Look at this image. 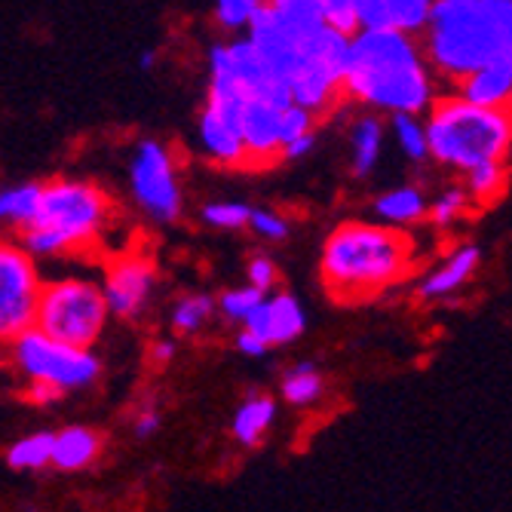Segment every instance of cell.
I'll list each match as a JSON object with an SVG mask.
<instances>
[{"mask_svg": "<svg viewBox=\"0 0 512 512\" xmlns=\"http://www.w3.org/2000/svg\"><path fill=\"white\" fill-rule=\"evenodd\" d=\"M427 56L457 83L512 59L509 0H439L430 4Z\"/></svg>", "mask_w": 512, "mask_h": 512, "instance_id": "obj_1", "label": "cell"}, {"mask_svg": "<svg viewBox=\"0 0 512 512\" xmlns=\"http://www.w3.org/2000/svg\"><path fill=\"white\" fill-rule=\"evenodd\" d=\"M341 89L365 105L408 117L433 99L424 59L414 40L399 31H359L350 40V65Z\"/></svg>", "mask_w": 512, "mask_h": 512, "instance_id": "obj_2", "label": "cell"}, {"mask_svg": "<svg viewBox=\"0 0 512 512\" xmlns=\"http://www.w3.org/2000/svg\"><path fill=\"white\" fill-rule=\"evenodd\" d=\"M411 237L393 227L347 221L325 240L322 279L338 301H365L408 273Z\"/></svg>", "mask_w": 512, "mask_h": 512, "instance_id": "obj_3", "label": "cell"}, {"mask_svg": "<svg viewBox=\"0 0 512 512\" xmlns=\"http://www.w3.org/2000/svg\"><path fill=\"white\" fill-rule=\"evenodd\" d=\"M427 154L439 163L470 172L485 163H503L512 142L509 111H488L457 96L439 99L424 126Z\"/></svg>", "mask_w": 512, "mask_h": 512, "instance_id": "obj_4", "label": "cell"}, {"mask_svg": "<svg viewBox=\"0 0 512 512\" xmlns=\"http://www.w3.org/2000/svg\"><path fill=\"white\" fill-rule=\"evenodd\" d=\"M108 221V197L83 181H53L40 188L34 221L22 230L34 255H65L92 243Z\"/></svg>", "mask_w": 512, "mask_h": 512, "instance_id": "obj_5", "label": "cell"}, {"mask_svg": "<svg viewBox=\"0 0 512 512\" xmlns=\"http://www.w3.org/2000/svg\"><path fill=\"white\" fill-rule=\"evenodd\" d=\"M108 307L102 292L83 279H62L43 286L34 329L74 350H89L105 329Z\"/></svg>", "mask_w": 512, "mask_h": 512, "instance_id": "obj_6", "label": "cell"}, {"mask_svg": "<svg viewBox=\"0 0 512 512\" xmlns=\"http://www.w3.org/2000/svg\"><path fill=\"white\" fill-rule=\"evenodd\" d=\"M13 362L31 384H50L62 393L99 378V359L89 350L65 347L37 329H28L13 341Z\"/></svg>", "mask_w": 512, "mask_h": 512, "instance_id": "obj_7", "label": "cell"}, {"mask_svg": "<svg viewBox=\"0 0 512 512\" xmlns=\"http://www.w3.org/2000/svg\"><path fill=\"white\" fill-rule=\"evenodd\" d=\"M40 276L25 249L0 240V341H16L34 329Z\"/></svg>", "mask_w": 512, "mask_h": 512, "instance_id": "obj_8", "label": "cell"}, {"mask_svg": "<svg viewBox=\"0 0 512 512\" xmlns=\"http://www.w3.org/2000/svg\"><path fill=\"white\" fill-rule=\"evenodd\" d=\"M132 194L148 215L172 221L181 212V191L172 157L157 142H142L132 160Z\"/></svg>", "mask_w": 512, "mask_h": 512, "instance_id": "obj_9", "label": "cell"}, {"mask_svg": "<svg viewBox=\"0 0 512 512\" xmlns=\"http://www.w3.org/2000/svg\"><path fill=\"white\" fill-rule=\"evenodd\" d=\"M154 289V264L148 258L126 255L111 264L105 276V307L117 316H138Z\"/></svg>", "mask_w": 512, "mask_h": 512, "instance_id": "obj_10", "label": "cell"}, {"mask_svg": "<svg viewBox=\"0 0 512 512\" xmlns=\"http://www.w3.org/2000/svg\"><path fill=\"white\" fill-rule=\"evenodd\" d=\"M359 31H399L414 34L427 28L430 4L427 0H356Z\"/></svg>", "mask_w": 512, "mask_h": 512, "instance_id": "obj_11", "label": "cell"}, {"mask_svg": "<svg viewBox=\"0 0 512 512\" xmlns=\"http://www.w3.org/2000/svg\"><path fill=\"white\" fill-rule=\"evenodd\" d=\"M246 332L267 344H286L304 332V310L292 295H276L273 301H261L246 319Z\"/></svg>", "mask_w": 512, "mask_h": 512, "instance_id": "obj_12", "label": "cell"}, {"mask_svg": "<svg viewBox=\"0 0 512 512\" xmlns=\"http://www.w3.org/2000/svg\"><path fill=\"white\" fill-rule=\"evenodd\" d=\"M240 142L246 160H273L279 151V111L264 99H243L240 111Z\"/></svg>", "mask_w": 512, "mask_h": 512, "instance_id": "obj_13", "label": "cell"}, {"mask_svg": "<svg viewBox=\"0 0 512 512\" xmlns=\"http://www.w3.org/2000/svg\"><path fill=\"white\" fill-rule=\"evenodd\" d=\"M509 96H512V59L482 68V71L470 74L467 80H460L457 99L470 102L476 108H488V111H509L506 108Z\"/></svg>", "mask_w": 512, "mask_h": 512, "instance_id": "obj_14", "label": "cell"}, {"mask_svg": "<svg viewBox=\"0 0 512 512\" xmlns=\"http://www.w3.org/2000/svg\"><path fill=\"white\" fill-rule=\"evenodd\" d=\"M99 448H102L99 433H92L86 427H68L59 436H53L50 463H56L59 470H80L89 460H96Z\"/></svg>", "mask_w": 512, "mask_h": 512, "instance_id": "obj_15", "label": "cell"}, {"mask_svg": "<svg viewBox=\"0 0 512 512\" xmlns=\"http://www.w3.org/2000/svg\"><path fill=\"white\" fill-rule=\"evenodd\" d=\"M479 258H482V252H479L476 246H463V249L454 252L433 276L424 279L421 295H424V298H439V295H448V292L460 289V286L473 276V270L479 267Z\"/></svg>", "mask_w": 512, "mask_h": 512, "instance_id": "obj_16", "label": "cell"}, {"mask_svg": "<svg viewBox=\"0 0 512 512\" xmlns=\"http://www.w3.org/2000/svg\"><path fill=\"white\" fill-rule=\"evenodd\" d=\"M200 138H203V148L215 160H221V163H246V151H243L240 135L230 129V126H224L218 117H212L209 111H203Z\"/></svg>", "mask_w": 512, "mask_h": 512, "instance_id": "obj_17", "label": "cell"}, {"mask_svg": "<svg viewBox=\"0 0 512 512\" xmlns=\"http://www.w3.org/2000/svg\"><path fill=\"white\" fill-rule=\"evenodd\" d=\"M273 414H276L273 399H267V396H255V399H249V402L237 411V421H234V433H237V439H240V442H246V445H255V442L264 436V430L273 424Z\"/></svg>", "mask_w": 512, "mask_h": 512, "instance_id": "obj_18", "label": "cell"}, {"mask_svg": "<svg viewBox=\"0 0 512 512\" xmlns=\"http://www.w3.org/2000/svg\"><path fill=\"white\" fill-rule=\"evenodd\" d=\"M43 184H22V188L0 194V221H13L16 227H28L37 215Z\"/></svg>", "mask_w": 512, "mask_h": 512, "instance_id": "obj_19", "label": "cell"}, {"mask_svg": "<svg viewBox=\"0 0 512 512\" xmlns=\"http://www.w3.org/2000/svg\"><path fill=\"white\" fill-rule=\"evenodd\" d=\"M381 123L375 117H365L356 123V132H353V169L356 175H368L371 166H375L378 154H381Z\"/></svg>", "mask_w": 512, "mask_h": 512, "instance_id": "obj_20", "label": "cell"}, {"mask_svg": "<svg viewBox=\"0 0 512 512\" xmlns=\"http://www.w3.org/2000/svg\"><path fill=\"white\" fill-rule=\"evenodd\" d=\"M375 209H378L381 218L405 224V221H417V218L424 215V197H421V191H417V188H399V191L384 194L375 203Z\"/></svg>", "mask_w": 512, "mask_h": 512, "instance_id": "obj_21", "label": "cell"}, {"mask_svg": "<svg viewBox=\"0 0 512 512\" xmlns=\"http://www.w3.org/2000/svg\"><path fill=\"white\" fill-rule=\"evenodd\" d=\"M50 454H53V433H37V436L16 442L10 448L7 460L16 470H40L50 463Z\"/></svg>", "mask_w": 512, "mask_h": 512, "instance_id": "obj_22", "label": "cell"}, {"mask_svg": "<svg viewBox=\"0 0 512 512\" xmlns=\"http://www.w3.org/2000/svg\"><path fill=\"white\" fill-rule=\"evenodd\" d=\"M503 184H506V163H485L467 172V197L491 203L503 194Z\"/></svg>", "mask_w": 512, "mask_h": 512, "instance_id": "obj_23", "label": "cell"}, {"mask_svg": "<svg viewBox=\"0 0 512 512\" xmlns=\"http://www.w3.org/2000/svg\"><path fill=\"white\" fill-rule=\"evenodd\" d=\"M319 393H322V378L316 375V368L310 362H301L283 381V396L292 405H310Z\"/></svg>", "mask_w": 512, "mask_h": 512, "instance_id": "obj_24", "label": "cell"}, {"mask_svg": "<svg viewBox=\"0 0 512 512\" xmlns=\"http://www.w3.org/2000/svg\"><path fill=\"white\" fill-rule=\"evenodd\" d=\"M322 22L335 34L353 40L359 34V19H356V0H322Z\"/></svg>", "mask_w": 512, "mask_h": 512, "instance_id": "obj_25", "label": "cell"}, {"mask_svg": "<svg viewBox=\"0 0 512 512\" xmlns=\"http://www.w3.org/2000/svg\"><path fill=\"white\" fill-rule=\"evenodd\" d=\"M393 129H396V138H399L402 151H405L411 160H424V157H427L424 126L417 123L414 117H408V114H393Z\"/></svg>", "mask_w": 512, "mask_h": 512, "instance_id": "obj_26", "label": "cell"}, {"mask_svg": "<svg viewBox=\"0 0 512 512\" xmlns=\"http://www.w3.org/2000/svg\"><path fill=\"white\" fill-rule=\"evenodd\" d=\"M212 313V301L203 298V295H194V298H184L175 313H172V322H175V329L178 332H197L200 325L209 319Z\"/></svg>", "mask_w": 512, "mask_h": 512, "instance_id": "obj_27", "label": "cell"}, {"mask_svg": "<svg viewBox=\"0 0 512 512\" xmlns=\"http://www.w3.org/2000/svg\"><path fill=\"white\" fill-rule=\"evenodd\" d=\"M258 10H261L258 0H221L215 7V16L227 28H240V25H252Z\"/></svg>", "mask_w": 512, "mask_h": 512, "instance_id": "obj_28", "label": "cell"}, {"mask_svg": "<svg viewBox=\"0 0 512 512\" xmlns=\"http://www.w3.org/2000/svg\"><path fill=\"white\" fill-rule=\"evenodd\" d=\"M310 123H313V114H307L298 105H292L289 111L279 114V151H283V145L295 142V138L310 135Z\"/></svg>", "mask_w": 512, "mask_h": 512, "instance_id": "obj_29", "label": "cell"}, {"mask_svg": "<svg viewBox=\"0 0 512 512\" xmlns=\"http://www.w3.org/2000/svg\"><path fill=\"white\" fill-rule=\"evenodd\" d=\"M249 215L252 209L243 203H212L203 209V218L215 227H243L249 224Z\"/></svg>", "mask_w": 512, "mask_h": 512, "instance_id": "obj_30", "label": "cell"}, {"mask_svg": "<svg viewBox=\"0 0 512 512\" xmlns=\"http://www.w3.org/2000/svg\"><path fill=\"white\" fill-rule=\"evenodd\" d=\"M264 301V292H258V289H237V292H227L224 298H221V310L230 316V319H246L258 304Z\"/></svg>", "mask_w": 512, "mask_h": 512, "instance_id": "obj_31", "label": "cell"}, {"mask_svg": "<svg viewBox=\"0 0 512 512\" xmlns=\"http://www.w3.org/2000/svg\"><path fill=\"white\" fill-rule=\"evenodd\" d=\"M467 203H470V197L463 194L460 188H451L445 197H439V203L433 206V221L436 224H448V221H454L463 209H467Z\"/></svg>", "mask_w": 512, "mask_h": 512, "instance_id": "obj_32", "label": "cell"}, {"mask_svg": "<svg viewBox=\"0 0 512 512\" xmlns=\"http://www.w3.org/2000/svg\"><path fill=\"white\" fill-rule=\"evenodd\" d=\"M249 221H252V227L258 230V234H264V237H270V240H283V237L289 234V224H286L283 218H279V215L264 212V209H252Z\"/></svg>", "mask_w": 512, "mask_h": 512, "instance_id": "obj_33", "label": "cell"}, {"mask_svg": "<svg viewBox=\"0 0 512 512\" xmlns=\"http://www.w3.org/2000/svg\"><path fill=\"white\" fill-rule=\"evenodd\" d=\"M273 279H276V270H273V264L267 258H258V261L249 264V283H252V289L264 292V289L273 286Z\"/></svg>", "mask_w": 512, "mask_h": 512, "instance_id": "obj_34", "label": "cell"}, {"mask_svg": "<svg viewBox=\"0 0 512 512\" xmlns=\"http://www.w3.org/2000/svg\"><path fill=\"white\" fill-rule=\"evenodd\" d=\"M59 396H62V390H56V387H50V384H31V390H28V399L37 402V405H50V402H56Z\"/></svg>", "mask_w": 512, "mask_h": 512, "instance_id": "obj_35", "label": "cell"}, {"mask_svg": "<svg viewBox=\"0 0 512 512\" xmlns=\"http://www.w3.org/2000/svg\"><path fill=\"white\" fill-rule=\"evenodd\" d=\"M157 427H160L157 411H142V414H138V421H135V433H138V436H151Z\"/></svg>", "mask_w": 512, "mask_h": 512, "instance_id": "obj_36", "label": "cell"}, {"mask_svg": "<svg viewBox=\"0 0 512 512\" xmlns=\"http://www.w3.org/2000/svg\"><path fill=\"white\" fill-rule=\"evenodd\" d=\"M310 148H313V135H301V138H295V142L283 145V154L292 157V160H298V157H304Z\"/></svg>", "mask_w": 512, "mask_h": 512, "instance_id": "obj_37", "label": "cell"}, {"mask_svg": "<svg viewBox=\"0 0 512 512\" xmlns=\"http://www.w3.org/2000/svg\"><path fill=\"white\" fill-rule=\"evenodd\" d=\"M237 347H240L243 353H249V356H261V353L267 350V347H264V344H261L258 338H252L249 332H243V335L237 338Z\"/></svg>", "mask_w": 512, "mask_h": 512, "instance_id": "obj_38", "label": "cell"}, {"mask_svg": "<svg viewBox=\"0 0 512 512\" xmlns=\"http://www.w3.org/2000/svg\"><path fill=\"white\" fill-rule=\"evenodd\" d=\"M172 356H175V344H172V341H160V344L151 347V359H154L157 365H166Z\"/></svg>", "mask_w": 512, "mask_h": 512, "instance_id": "obj_39", "label": "cell"}, {"mask_svg": "<svg viewBox=\"0 0 512 512\" xmlns=\"http://www.w3.org/2000/svg\"><path fill=\"white\" fill-rule=\"evenodd\" d=\"M154 59H157L154 53H145V56H142V68H151V65H154Z\"/></svg>", "mask_w": 512, "mask_h": 512, "instance_id": "obj_40", "label": "cell"}]
</instances>
